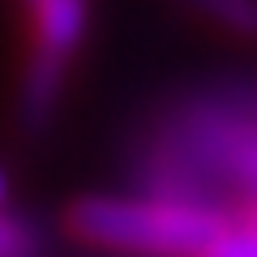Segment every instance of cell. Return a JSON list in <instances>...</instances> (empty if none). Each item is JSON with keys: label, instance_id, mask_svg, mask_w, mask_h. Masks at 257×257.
<instances>
[{"label": "cell", "instance_id": "6da1fadb", "mask_svg": "<svg viewBox=\"0 0 257 257\" xmlns=\"http://www.w3.org/2000/svg\"><path fill=\"white\" fill-rule=\"evenodd\" d=\"M69 227L90 244L155 257H202L227 223L184 197H86L69 210Z\"/></svg>", "mask_w": 257, "mask_h": 257}, {"label": "cell", "instance_id": "7a4b0ae2", "mask_svg": "<svg viewBox=\"0 0 257 257\" xmlns=\"http://www.w3.org/2000/svg\"><path fill=\"white\" fill-rule=\"evenodd\" d=\"M30 13H35L39 52L56 56V60H69V52L86 35V0H35Z\"/></svg>", "mask_w": 257, "mask_h": 257}, {"label": "cell", "instance_id": "3957f363", "mask_svg": "<svg viewBox=\"0 0 257 257\" xmlns=\"http://www.w3.org/2000/svg\"><path fill=\"white\" fill-rule=\"evenodd\" d=\"M60 82H64V60L35 52V60L26 69V82H22V116L30 124L52 111V103L60 99Z\"/></svg>", "mask_w": 257, "mask_h": 257}, {"label": "cell", "instance_id": "277c9868", "mask_svg": "<svg viewBox=\"0 0 257 257\" xmlns=\"http://www.w3.org/2000/svg\"><path fill=\"white\" fill-rule=\"evenodd\" d=\"M184 5H193L197 13L214 18L236 35H257V0H184Z\"/></svg>", "mask_w": 257, "mask_h": 257}, {"label": "cell", "instance_id": "5b68a950", "mask_svg": "<svg viewBox=\"0 0 257 257\" xmlns=\"http://www.w3.org/2000/svg\"><path fill=\"white\" fill-rule=\"evenodd\" d=\"M227 163L257 197V128H244V133H236L227 142Z\"/></svg>", "mask_w": 257, "mask_h": 257}, {"label": "cell", "instance_id": "8992f818", "mask_svg": "<svg viewBox=\"0 0 257 257\" xmlns=\"http://www.w3.org/2000/svg\"><path fill=\"white\" fill-rule=\"evenodd\" d=\"M202 257H257V227H223Z\"/></svg>", "mask_w": 257, "mask_h": 257}, {"label": "cell", "instance_id": "52a82bcc", "mask_svg": "<svg viewBox=\"0 0 257 257\" xmlns=\"http://www.w3.org/2000/svg\"><path fill=\"white\" fill-rule=\"evenodd\" d=\"M39 244L30 236V227L13 214H0V257H35Z\"/></svg>", "mask_w": 257, "mask_h": 257}, {"label": "cell", "instance_id": "ba28073f", "mask_svg": "<svg viewBox=\"0 0 257 257\" xmlns=\"http://www.w3.org/2000/svg\"><path fill=\"white\" fill-rule=\"evenodd\" d=\"M0 206H5V172H0Z\"/></svg>", "mask_w": 257, "mask_h": 257}, {"label": "cell", "instance_id": "9c48e42d", "mask_svg": "<svg viewBox=\"0 0 257 257\" xmlns=\"http://www.w3.org/2000/svg\"><path fill=\"white\" fill-rule=\"evenodd\" d=\"M26 5H35V0H26Z\"/></svg>", "mask_w": 257, "mask_h": 257}]
</instances>
